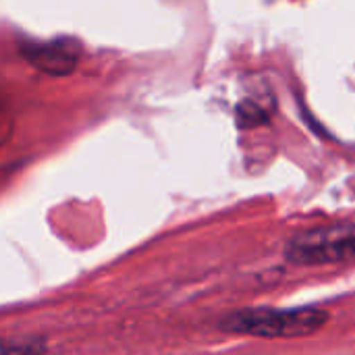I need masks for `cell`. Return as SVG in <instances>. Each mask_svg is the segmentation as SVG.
<instances>
[{"instance_id":"cell-3","label":"cell","mask_w":355,"mask_h":355,"mask_svg":"<svg viewBox=\"0 0 355 355\" xmlns=\"http://www.w3.org/2000/svg\"><path fill=\"white\" fill-rule=\"evenodd\" d=\"M21 56L37 71L50 77H67L77 69L81 46L73 37H52V40H21Z\"/></svg>"},{"instance_id":"cell-4","label":"cell","mask_w":355,"mask_h":355,"mask_svg":"<svg viewBox=\"0 0 355 355\" xmlns=\"http://www.w3.org/2000/svg\"><path fill=\"white\" fill-rule=\"evenodd\" d=\"M44 339H0V355H46Z\"/></svg>"},{"instance_id":"cell-2","label":"cell","mask_w":355,"mask_h":355,"mask_svg":"<svg viewBox=\"0 0 355 355\" xmlns=\"http://www.w3.org/2000/svg\"><path fill=\"white\" fill-rule=\"evenodd\" d=\"M285 260L295 266L355 262V225H331L297 233L285 245Z\"/></svg>"},{"instance_id":"cell-1","label":"cell","mask_w":355,"mask_h":355,"mask_svg":"<svg viewBox=\"0 0 355 355\" xmlns=\"http://www.w3.org/2000/svg\"><path fill=\"white\" fill-rule=\"evenodd\" d=\"M322 308H243L220 318L218 329L227 335L256 339H302L322 331L329 322Z\"/></svg>"},{"instance_id":"cell-5","label":"cell","mask_w":355,"mask_h":355,"mask_svg":"<svg viewBox=\"0 0 355 355\" xmlns=\"http://www.w3.org/2000/svg\"><path fill=\"white\" fill-rule=\"evenodd\" d=\"M237 123L239 127L243 129H250V127H260L264 123H268V110L262 108L258 102L254 100H243L239 106H237Z\"/></svg>"}]
</instances>
